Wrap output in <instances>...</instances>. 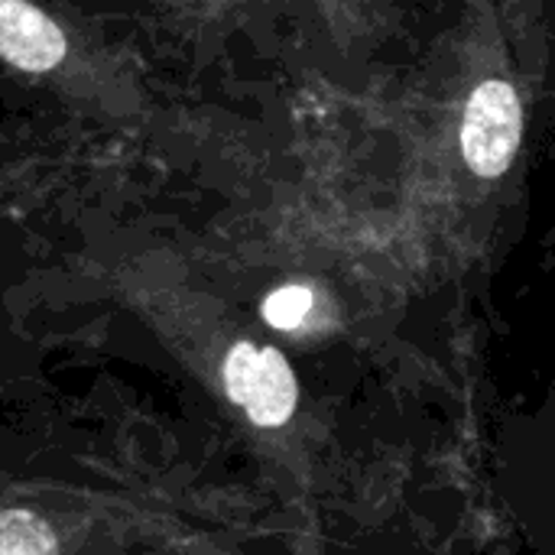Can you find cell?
I'll return each instance as SVG.
<instances>
[{"instance_id":"3957f363","label":"cell","mask_w":555,"mask_h":555,"mask_svg":"<svg viewBox=\"0 0 555 555\" xmlns=\"http://www.w3.org/2000/svg\"><path fill=\"white\" fill-rule=\"evenodd\" d=\"M0 55L16 68L49 72L65 55V36L36 7L0 0Z\"/></svg>"},{"instance_id":"277c9868","label":"cell","mask_w":555,"mask_h":555,"mask_svg":"<svg viewBox=\"0 0 555 555\" xmlns=\"http://www.w3.org/2000/svg\"><path fill=\"white\" fill-rule=\"evenodd\" d=\"M0 555H59L52 530L26 511L0 514Z\"/></svg>"},{"instance_id":"7a4b0ae2","label":"cell","mask_w":555,"mask_h":555,"mask_svg":"<svg viewBox=\"0 0 555 555\" xmlns=\"http://www.w3.org/2000/svg\"><path fill=\"white\" fill-rule=\"evenodd\" d=\"M224 387L257 426H283L299 397L286 358L273 348H254L247 341L231 348L224 361Z\"/></svg>"},{"instance_id":"6da1fadb","label":"cell","mask_w":555,"mask_h":555,"mask_svg":"<svg viewBox=\"0 0 555 555\" xmlns=\"http://www.w3.org/2000/svg\"><path fill=\"white\" fill-rule=\"evenodd\" d=\"M520 101L517 91L507 81H485L468 107H465V124H462V150L481 179H498L511 169L517 146H520Z\"/></svg>"},{"instance_id":"5b68a950","label":"cell","mask_w":555,"mask_h":555,"mask_svg":"<svg viewBox=\"0 0 555 555\" xmlns=\"http://www.w3.org/2000/svg\"><path fill=\"white\" fill-rule=\"evenodd\" d=\"M309 309H312V289L309 286H283V289L267 296L263 319L280 332H293L296 325H302Z\"/></svg>"}]
</instances>
